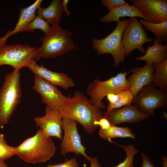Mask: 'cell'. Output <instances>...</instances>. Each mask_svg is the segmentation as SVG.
Returning <instances> with one entry per match:
<instances>
[{
	"label": "cell",
	"instance_id": "1",
	"mask_svg": "<svg viewBox=\"0 0 167 167\" xmlns=\"http://www.w3.org/2000/svg\"><path fill=\"white\" fill-rule=\"evenodd\" d=\"M63 118L75 120L80 124L89 134L93 133L102 117L101 109L93 105L84 93L75 90L59 112Z\"/></svg>",
	"mask_w": 167,
	"mask_h": 167
},
{
	"label": "cell",
	"instance_id": "2",
	"mask_svg": "<svg viewBox=\"0 0 167 167\" xmlns=\"http://www.w3.org/2000/svg\"><path fill=\"white\" fill-rule=\"evenodd\" d=\"M16 155L25 162L35 164L45 163L53 157L56 151L51 137L39 129L33 136L28 138L16 147Z\"/></svg>",
	"mask_w": 167,
	"mask_h": 167
},
{
	"label": "cell",
	"instance_id": "3",
	"mask_svg": "<svg viewBox=\"0 0 167 167\" xmlns=\"http://www.w3.org/2000/svg\"><path fill=\"white\" fill-rule=\"evenodd\" d=\"M73 35L72 32L63 29L59 26H52L49 33L40 39L42 44L36 49L35 61L36 62L41 58H54L78 49V46L71 39Z\"/></svg>",
	"mask_w": 167,
	"mask_h": 167
},
{
	"label": "cell",
	"instance_id": "4",
	"mask_svg": "<svg viewBox=\"0 0 167 167\" xmlns=\"http://www.w3.org/2000/svg\"><path fill=\"white\" fill-rule=\"evenodd\" d=\"M19 71L14 70L7 74L0 89V126L9 122L20 102L22 95Z\"/></svg>",
	"mask_w": 167,
	"mask_h": 167
},
{
	"label": "cell",
	"instance_id": "5",
	"mask_svg": "<svg viewBox=\"0 0 167 167\" xmlns=\"http://www.w3.org/2000/svg\"><path fill=\"white\" fill-rule=\"evenodd\" d=\"M133 70L128 72L125 71L123 73H118L115 76L105 81L95 79L89 84L86 91L92 103L100 109H104L105 106L102 101L108 94H117L125 90H130V86L126 77Z\"/></svg>",
	"mask_w": 167,
	"mask_h": 167
},
{
	"label": "cell",
	"instance_id": "6",
	"mask_svg": "<svg viewBox=\"0 0 167 167\" xmlns=\"http://www.w3.org/2000/svg\"><path fill=\"white\" fill-rule=\"evenodd\" d=\"M130 19L119 20L117 22L114 29L107 36L102 39H93V47L99 56L109 54L113 59V66H119L120 62L123 63L126 57L125 50L122 45L123 31L129 24Z\"/></svg>",
	"mask_w": 167,
	"mask_h": 167
},
{
	"label": "cell",
	"instance_id": "7",
	"mask_svg": "<svg viewBox=\"0 0 167 167\" xmlns=\"http://www.w3.org/2000/svg\"><path fill=\"white\" fill-rule=\"evenodd\" d=\"M7 38L5 35L0 38V66L9 65L18 71L28 67L34 60L36 49L21 44L7 45Z\"/></svg>",
	"mask_w": 167,
	"mask_h": 167
},
{
	"label": "cell",
	"instance_id": "8",
	"mask_svg": "<svg viewBox=\"0 0 167 167\" xmlns=\"http://www.w3.org/2000/svg\"><path fill=\"white\" fill-rule=\"evenodd\" d=\"M153 39L149 37L143 25L137 17L131 18L129 24L125 28L122 36V45L126 56L137 49L142 54L145 53L143 45L148 42L153 43Z\"/></svg>",
	"mask_w": 167,
	"mask_h": 167
},
{
	"label": "cell",
	"instance_id": "9",
	"mask_svg": "<svg viewBox=\"0 0 167 167\" xmlns=\"http://www.w3.org/2000/svg\"><path fill=\"white\" fill-rule=\"evenodd\" d=\"M138 106L139 109L148 115L154 116V110L158 108L166 106L167 92L157 89L152 84L144 87L132 101Z\"/></svg>",
	"mask_w": 167,
	"mask_h": 167
},
{
	"label": "cell",
	"instance_id": "10",
	"mask_svg": "<svg viewBox=\"0 0 167 167\" xmlns=\"http://www.w3.org/2000/svg\"><path fill=\"white\" fill-rule=\"evenodd\" d=\"M62 121L64 135L60 145L61 154L65 157L66 154L70 152H74L77 156L80 154L89 161L91 157L86 154L87 148L82 144L77 122L66 118H63Z\"/></svg>",
	"mask_w": 167,
	"mask_h": 167
},
{
	"label": "cell",
	"instance_id": "11",
	"mask_svg": "<svg viewBox=\"0 0 167 167\" xmlns=\"http://www.w3.org/2000/svg\"><path fill=\"white\" fill-rule=\"evenodd\" d=\"M34 84L32 88L39 93L42 102L54 110L60 112L67 97L56 87L42 78L35 75Z\"/></svg>",
	"mask_w": 167,
	"mask_h": 167
},
{
	"label": "cell",
	"instance_id": "12",
	"mask_svg": "<svg viewBox=\"0 0 167 167\" xmlns=\"http://www.w3.org/2000/svg\"><path fill=\"white\" fill-rule=\"evenodd\" d=\"M144 15L154 24L167 21V0H130Z\"/></svg>",
	"mask_w": 167,
	"mask_h": 167
},
{
	"label": "cell",
	"instance_id": "13",
	"mask_svg": "<svg viewBox=\"0 0 167 167\" xmlns=\"http://www.w3.org/2000/svg\"><path fill=\"white\" fill-rule=\"evenodd\" d=\"M102 117L107 119L111 125H116L123 122L136 123L148 118L149 116L140 111L138 106L134 104L106 111Z\"/></svg>",
	"mask_w": 167,
	"mask_h": 167
},
{
	"label": "cell",
	"instance_id": "14",
	"mask_svg": "<svg viewBox=\"0 0 167 167\" xmlns=\"http://www.w3.org/2000/svg\"><path fill=\"white\" fill-rule=\"evenodd\" d=\"M44 115L36 117L34 119L36 125L48 137H55L62 139L63 117L60 112L46 106Z\"/></svg>",
	"mask_w": 167,
	"mask_h": 167
},
{
	"label": "cell",
	"instance_id": "15",
	"mask_svg": "<svg viewBox=\"0 0 167 167\" xmlns=\"http://www.w3.org/2000/svg\"><path fill=\"white\" fill-rule=\"evenodd\" d=\"M35 75L39 76L56 86H58L66 90L74 87V80L66 74L52 71L43 65H38L33 60L27 67Z\"/></svg>",
	"mask_w": 167,
	"mask_h": 167
},
{
	"label": "cell",
	"instance_id": "16",
	"mask_svg": "<svg viewBox=\"0 0 167 167\" xmlns=\"http://www.w3.org/2000/svg\"><path fill=\"white\" fill-rule=\"evenodd\" d=\"M154 67L152 64L143 67H136L132 74L127 79L130 88L134 97L136 96L144 86L152 84Z\"/></svg>",
	"mask_w": 167,
	"mask_h": 167
},
{
	"label": "cell",
	"instance_id": "17",
	"mask_svg": "<svg viewBox=\"0 0 167 167\" xmlns=\"http://www.w3.org/2000/svg\"><path fill=\"white\" fill-rule=\"evenodd\" d=\"M139 17L148 21L144 15L134 5H130L129 3L118 6L109 10L106 15L100 19L101 22L106 24L112 22H118L119 19L125 17Z\"/></svg>",
	"mask_w": 167,
	"mask_h": 167
},
{
	"label": "cell",
	"instance_id": "18",
	"mask_svg": "<svg viewBox=\"0 0 167 167\" xmlns=\"http://www.w3.org/2000/svg\"><path fill=\"white\" fill-rule=\"evenodd\" d=\"M153 41V45L148 46L145 54L142 56L135 58L136 61H144L146 64H152L161 63L167 58V44L162 45L156 38Z\"/></svg>",
	"mask_w": 167,
	"mask_h": 167
},
{
	"label": "cell",
	"instance_id": "19",
	"mask_svg": "<svg viewBox=\"0 0 167 167\" xmlns=\"http://www.w3.org/2000/svg\"><path fill=\"white\" fill-rule=\"evenodd\" d=\"M63 11L62 1L53 0L47 7L40 6L36 13L52 26H59L62 18V13Z\"/></svg>",
	"mask_w": 167,
	"mask_h": 167
},
{
	"label": "cell",
	"instance_id": "20",
	"mask_svg": "<svg viewBox=\"0 0 167 167\" xmlns=\"http://www.w3.org/2000/svg\"><path fill=\"white\" fill-rule=\"evenodd\" d=\"M43 1L37 0L31 5L19 9V18L15 28L12 31H7L6 33L9 37L13 34L25 31L27 25L36 16V12Z\"/></svg>",
	"mask_w": 167,
	"mask_h": 167
},
{
	"label": "cell",
	"instance_id": "21",
	"mask_svg": "<svg viewBox=\"0 0 167 167\" xmlns=\"http://www.w3.org/2000/svg\"><path fill=\"white\" fill-rule=\"evenodd\" d=\"M99 134L101 138L107 139L109 141L111 139L117 137H130L133 139L136 138L135 136L129 127H120L111 125L107 129H103L100 127Z\"/></svg>",
	"mask_w": 167,
	"mask_h": 167
},
{
	"label": "cell",
	"instance_id": "22",
	"mask_svg": "<svg viewBox=\"0 0 167 167\" xmlns=\"http://www.w3.org/2000/svg\"><path fill=\"white\" fill-rule=\"evenodd\" d=\"M154 71L152 83L162 90L167 91V58L163 62L152 64Z\"/></svg>",
	"mask_w": 167,
	"mask_h": 167
},
{
	"label": "cell",
	"instance_id": "23",
	"mask_svg": "<svg viewBox=\"0 0 167 167\" xmlns=\"http://www.w3.org/2000/svg\"><path fill=\"white\" fill-rule=\"evenodd\" d=\"M140 23L148 30L152 33L156 38L165 44L167 43V21L154 24L143 19H140Z\"/></svg>",
	"mask_w": 167,
	"mask_h": 167
},
{
	"label": "cell",
	"instance_id": "24",
	"mask_svg": "<svg viewBox=\"0 0 167 167\" xmlns=\"http://www.w3.org/2000/svg\"><path fill=\"white\" fill-rule=\"evenodd\" d=\"M117 95L116 101L113 103L108 104L107 111H110L114 109L131 105L134 96L130 90H122L118 93Z\"/></svg>",
	"mask_w": 167,
	"mask_h": 167
},
{
	"label": "cell",
	"instance_id": "25",
	"mask_svg": "<svg viewBox=\"0 0 167 167\" xmlns=\"http://www.w3.org/2000/svg\"><path fill=\"white\" fill-rule=\"evenodd\" d=\"M51 28L52 26H50L47 21L37 15L36 16L33 20L28 24L25 31L27 32H32L36 29H39L47 35L50 32Z\"/></svg>",
	"mask_w": 167,
	"mask_h": 167
},
{
	"label": "cell",
	"instance_id": "26",
	"mask_svg": "<svg viewBox=\"0 0 167 167\" xmlns=\"http://www.w3.org/2000/svg\"><path fill=\"white\" fill-rule=\"evenodd\" d=\"M113 143L122 148L126 154V157L124 161L120 163L115 167H131L133 165L135 156L138 152L139 150L131 144L125 145L118 144L113 142Z\"/></svg>",
	"mask_w": 167,
	"mask_h": 167
},
{
	"label": "cell",
	"instance_id": "27",
	"mask_svg": "<svg viewBox=\"0 0 167 167\" xmlns=\"http://www.w3.org/2000/svg\"><path fill=\"white\" fill-rule=\"evenodd\" d=\"M16 147L8 145L2 134H0V159L4 161L16 154Z\"/></svg>",
	"mask_w": 167,
	"mask_h": 167
},
{
	"label": "cell",
	"instance_id": "28",
	"mask_svg": "<svg viewBox=\"0 0 167 167\" xmlns=\"http://www.w3.org/2000/svg\"><path fill=\"white\" fill-rule=\"evenodd\" d=\"M101 3L109 10L127 3L125 0H102Z\"/></svg>",
	"mask_w": 167,
	"mask_h": 167
},
{
	"label": "cell",
	"instance_id": "29",
	"mask_svg": "<svg viewBox=\"0 0 167 167\" xmlns=\"http://www.w3.org/2000/svg\"><path fill=\"white\" fill-rule=\"evenodd\" d=\"M79 165L75 157L64 162L56 165L49 164L46 167H79Z\"/></svg>",
	"mask_w": 167,
	"mask_h": 167
},
{
	"label": "cell",
	"instance_id": "30",
	"mask_svg": "<svg viewBox=\"0 0 167 167\" xmlns=\"http://www.w3.org/2000/svg\"><path fill=\"white\" fill-rule=\"evenodd\" d=\"M142 164L141 167H155L149 158L143 153H141Z\"/></svg>",
	"mask_w": 167,
	"mask_h": 167
},
{
	"label": "cell",
	"instance_id": "31",
	"mask_svg": "<svg viewBox=\"0 0 167 167\" xmlns=\"http://www.w3.org/2000/svg\"><path fill=\"white\" fill-rule=\"evenodd\" d=\"M97 125L100 127L105 129L109 128L111 125L108 120L106 118L102 117L98 122Z\"/></svg>",
	"mask_w": 167,
	"mask_h": 167
},
{
	"label": "cell",
	"instance_id": "32",
	"mask_svg": "<svg viewBox=\"0 0 167 167\" xmlns=\"http://www.w3.org/2000/svg\"><path fill=\"white\" fill-rule=\"evenodd\" d=\"M89 161L90 162V167H102L96 157H90Z\"/></svg>",
	"mask_w": 167,
	"mask_h": 167
},
{
	"label": "cell",
	"instance_id": "33",
	"mask_svg": "<svg viewBox=\"0 0 167 167\" xmlns=\"http://www.w3.org/2000/svg\"><path fill=\"white\" fill-rule=\"evenodd\" d=\"M107 99L109 103H113L115 102L117 98V94L109 93L107 95Z\"/></svg>",
	"mask_w": 167,
	"mask_h": 167
},
{
	"label": "cell",
	"instance_id": "34",
	"mask_svg": "<svg viewBox=\"0 0 167 167\" xmlns=\"http://www.w3.org/2000/svg\"><path fill=\"white\" fill-rule=\"evenodd\" d=\"M69 1L68 0H63L62 1V4L63 6V11H65L66 15L69 16L71 14V12L67 9V5Z\"/></svg>",
	"mask_w": 167,
	"mask_h": 167
},
{
	"label": "cell",
	"instance_id": "35",
	"mask_svg": "<svg viewBox=\"0 0 167 167\" xmlns=\"http://www.w3.org/2000/svg\"><path fill=\"white\" fill-rule=\"evenodd\" d=\"M163 161L162 164L163 167H167V157L165 156H162V157Z\"/></svg>",
	"mask_w": 167,
	"mask_h": 167
},
{
	"label": "cell",
	"instance_id": "36",
	"mask_svg": "<svg viewBox=\"0 0 167 167\" xmlns=\"http://www.w3.org/2000/svg\"><path fill=\"white\" fill-rule=\"evenodd\" d=\"M0 167H10L4 162L0 159Z\"/></svg>",
	"mask_w": 167,
	"mask_h": 167
},
{
	"label": "cell",
	"instance_id": "37",
	"mask_svg": "<svg viewBox=\"0 0 167 167\" xmlns=\"http://www.w3.org/2000/svg\"><path fill=\"white\" fill-rule=\"evenodd\" d=\"M131 167H134L133 165H132Z\"/></svg>",
	"mask_w": 167,
	"mask_h": 167
}]
</instances>
